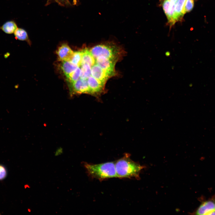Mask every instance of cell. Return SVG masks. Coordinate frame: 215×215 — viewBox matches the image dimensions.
Segmentation results:
<instances>
[{
	"label": "cell",
	"instance_id": "cell-12",
	"mask_svg": "<svg viewBox=\"0 0 215 215\" xmlns=\"http://www.w3.org/2000/svg\"><path fill=\"white\" fill-rule=\"evenodd\" d=\"M186 0H178L175 5L174 12L176 20H180L185 14L184 7Z\"/></svg>",
	"mask_w": 215,
	"mask_h": 215
},
{
	"label": "cell",
	"instance_id": "cell-1",
	"mask_svg": "<svg viewBox=\"0 0 215 215\" xmlns=\"http://www.w3.org/2000/svg\"><path fill=\"white\" fill-rule=\"evenodd\" d=\"M117 177L139 178L140 172L144 167L131 159L126 153L115 162Z\"/></svg>",
	"mask_w": 215,
	"mask_h": 215
},
{
	"label": "cell",
	"instance_id": "cell-18",
	"mask_svg": "<svg viewBox=\"0 0 215 215\" xmlns=\"http://www.w3.org/2000/svg\"><path fill=\"white\" fill-rule=\"evenodd\" d=\"M82 54V50L74 52L70 61L79 67L80 65Z\"/></svg>",
	"mask_w": 215,
	"mask_h": 215
},
{
	"label": "cell",
	"instance_id": "cell-3",
	"mask_svg": "<svg viewBox=\"0 0 215 215\" xmlns=\"http://www.w3.org/2000/svg\"><path fill=\"white\" fill-rule=\"evenodd\" d=\"M95 59L101 56L113 60H117L119 53V50L114 46L105 44L96 45L90 50Z\"/></svg>",
	"mask_w": 215,
	"mask_h": 215
},
{
	"label": "cell",
	"instance_id": "cell-22",
	"mask_svg": "<svg viewBox=\"0 0 215 215\" xmlns=\"http://www.w3.org/2000/svg\"><path fill=\"white\" fill-rule=\"evenodd\" d=\"M170 55V54H169V52H167V53H166V55L167 56H168V55Z\"/></svg>",
	"mask_w": 215,
	"mask_h": 215
},
{
	"label": "cell",
	"instance_id": "cell-15",
	"mask_svg": "<svg viewBox=\"0 0 215 215\" xmlns=\"http://www.w3.org/2000/svg\"><path fill=\"white\" fill-rule=\"evenodd\" d=\"M78 67L74 71L66 76V79L69 84L73 83L77 81L80 77L81 69Z\"/></svg>",
	"mask_w": 215,
	"mask_h": 215
},
{
	"label": "cell",
	"instance_id": "cell-16",
	"mask_svg": "<svg viewBox=\"0 0 215 215\" xmlns=\"http://www.w3.org/2000/svg\"><path fill=\"white\" fill-rule=\"evenodd\" d=\"M15 39L21 41H28V37L26 31L21 28H17L14 33Z\"/></svg>",
	"mask_w": 215,
	"mask_h": 215
},
{
	"label": "cell",
	"instance_id": "cell-17",
	"mask_svg": "<svg viewBox=\"0 0 215 215\" xmlns=\"http://www.w3.org/2000/svg\"><path fill=\"white\" fill-rule=\"evenodd\" d=\"M81 66L80 78L87 79L91 75V66L87 64H83Z\"/></svg>",
	"mask_w": 215,
	"mask_h": 215
},
{
	"label": "cell",
	"instance_id": "cell-10",
	"mask_svg": "<svg viewBox=\"0 0 215 215\" xmlns=\"http://www.w3.org/2000/svg\"><path fill=\"white\" fill-rule=\"evenodd\" d=\"M91 76L104 85L110 76L97 64L91 67Z\"/></svg>",
	"mask_w": 215,
	"mask_h": 215
},
{
	"label": "cell",
	"instance_id": "cell-6",
	"mask_svg": "<svg viewBox=\"0 0 215 215\" xmlns=\"http://www.w3.org/2000/svg\"><path fill=\"white\" fill-rule=\"evenodd\" d=\"M96 62L110 76L114 75V66L116 60L101 56L96 58Z\"/></svg>",
	"mask_w": 215,
	"mask_h": 215
},
{
	"label": "cell",
	"instance_id": "cell-13",
	"mask_svg": "<svg viewBox=\"0 0 215 215\" xmlns=\"http://www.w3.org/2000/svg\"><path fill=\"white\" fill-rule=\"evenodd\" d=\"M17 28L16 23L13 20L7 21L0 27V30L9 34L14 33Z\"/></svg>",
	"mask_w": 215,
	"mask_h": 215
},
{
	"label": "cell",
	"instance_id": "cell-4",
	"mask_svg": "<svg viewBox=\"0 0 215 215\" xmlns=\"http://www.w3.org/2000/svg\"><path fill=\"white\" fill-rule=\"evenodd\" d=\"M71 96L82 93L91 94L87 79L80 78L74 83L68 85Z\"/></svg>",
	"mask_w": 215,
	"mask_h": 215
},
{
	"label": "cell",
	"instance_id": "cell-5",
	"mask_svg": "<svg viewBox=\"0 0 215 215\" xmlns=\"http://www.w3.org/2000/svg\"><path fill=\"white\" fill-rule=\"evenodd\" d=\"M196 215H215V195L203 201L195 212Z\"/></svg>",
	"mask_w": 215,
	"mask_h": 215
},
{
	"label": "cell",
	"instance_id": "cell-20",
	"mask_svg": "<svg viewBox=\"0 0 215 215\" xmlns=\"http://www.w3.org/2000/svg\"><path fill=\"white\" fill-rule=\"evenodd\" d=\"M7 175V171L5 167L0 164V180L4 179Z\"/></svg>",
	"mask_w": 215,
	"mask_h": 215
},
{
	"label": "cell",
	"instance_id": "cell-11",
	"mask_svg": "<svg viewBox=\"0 0 215 215\" xmlns=\"http://www.w3.org/2000/svg\"><path fill=\"white\" fill-rule=\"evenodd\" d=\"M82 54L80 66L87 64L91 66L96 63L95 58L92 55L90 51L87 49L82 50Z\"/></svg>",
	"mask_w": 215,
	"mask_h": 215
},
{
	"label": "cell",
	"instance_id": "cell-9",
	"mask_svg": "<svg viewBox=\"0 0 215 215\" xmlns=\"http://www.w3.org/2000/svg\"><path fill=\"white\" fill-rule=\"evenodd\" d=\"M74 52L67 44L60 46L56 51L58 58L61 61H70Z\"/></svg>",
	"mask_w": 215,
	"mask_h": 215
},
{
	"label": "cell",
	"instance_id": "cell-8",
	"mask_svg": "<svg viewBox=\"0 0 215 215\" xmlns=\"http://www.w3.org/2000/svg\"><path fill=\"white\" fill-rule=\"evenodd\" d=\"M91 95L98 96L103 92L104 84L91 75L87 79Z\"/></svg>",
	"mask_w": 215,
	"mask_h": 215
},
{
	"label": "cell",
	"instance_id": "cell-2",
	"mask_svg": "<svg viewBox=\"0 0 215 215\" xmlns=\"http://www.w3.org/2000/svg\"><path fill=\"white\" fill-rule=\"evenodd\" d=\"M84 166L88 174L93 178L101 180L117 177L114 162L97 164L85 163Z\"/></svg>",
	"mask_w": 215,
	"mask_h": 215
},
{
	"label": "cell",
	"instance_id": "cell-21",
	"mask_svg": "<svg viewBox=\"0 0 215 215\" xmlns=\"http://www.w3.org/2000/svg\"><path fill=\"white\" fill-rule=\"evenodd\" d=\"M171 3L175 4L178 0H169Z\"/></svg>",
	"mask_w": 215,
	"mask_h": 215
},
{
	"label": "cell",
	"instance_id": "cell-19",
	"mask_svg": "<svg viewBox=\"0 0 215 215\" xmlns=\"http://www.w3.org/2000/svg\"><path fill=\"white\" fill-rule=\"evenodd\" d=\"M194 6V0H186L184 7V13L191 11Z\"/></svg>",
	"mask_w": 215,
	"mask_h": 215
},
{
	"label": "cell",
	"instance_id": "cell-14",
	"mask_svg": "<svg viewBox=\"0 0 215 215\" xmlns=\"http://www.w3.org/2000/svg\"><path fill=\"white\" fill-rule=\"evenodd\" d=\"M78 67L70 61H63L61 65V68L66 77L74 71Z\"/></svg>",
	"mask_w": 215,
	"mask_h": 215
},
{
	"label": "cell",
	"instance_id": "cell-7",
	"mask_svg": "<svg viewBox=\"0 0 215 215\" xmlns=\"http://www.w3.org/2000/svg\"><path fill=\"white\" fill-rule=\"evenodd\" d=\"M175 5L169 0H164L162 4L163 10L171 27L174 25L176 22L175 15Z\"/></svg>",
	"mask_w": 215,
	"mask_h": 215
}]
</instances>
